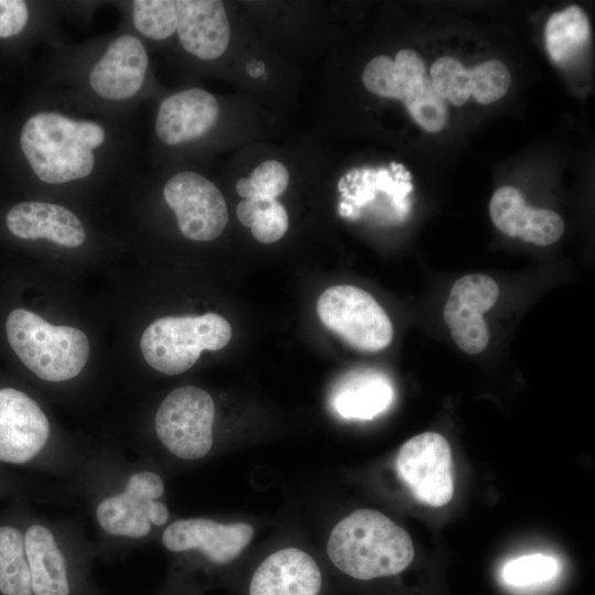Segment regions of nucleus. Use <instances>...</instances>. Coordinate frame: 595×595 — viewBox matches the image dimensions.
<instances>
[{"instance_id":"obj_1","label":"nucleus","mask_w":595,"mask_h":595,"mask_svg":"<svg viewBox=\"0 0 595 595\" xmlns=\"http://www.w3.org/2000/svg\"><path fill=\"white\" fill-rule=\"evenodd\" d=\"M326 550L340 572L360 581L397 575L414 558L409 533L374 509H358L342 519Z\"/></svg>"},{"instance_id":"obj_2","label":"nucleus","mask_w":595,"mask_h":595,"mask_svg":"<svg viewBox=\"0 0 595 595\" xmlns=\"http://www.w3.org/2000/svg\"><path fill=\"white\" fill-rule=\"evenodd\" d=\"M105 140L101 126L75 120L58 112L42 111L26 120L20 134L21 149L35 175L48 184L88 176L95 164L94 149Z\"/></svg>"},{"instance_id":"obj_3","label":"nucleus","mask_w":595,"mask_h":595,"mask_svg":"<svg viewBox=\"0 0 595 595\" xmlns=\"http://www.w3.org/2000/svg\"><path fill=\"white\" fill-rule=\"evenodd\" d=\"M6 333L20 360L46 381L60 382L76 377L89 357V340L83 331L53 325L24 309H15L8 315Z\"/></svg>"},{"instance_id":"obj_4","label":"nucleus","mask_w":595,"mask_h":595,"mask_svg":"<svg viewBox=\"0 0 595 595\" xmlns=\"http://www.w3.org/2000/svg\"><path fill=\"white\" fill-rule=\"evenodd\" d=\"M230 338V324L216 313L163 316L144 329L140 349L152 368L174 376L193 367L203 350H219Z\"/></svg>"},{"instance_id":"obj_5","label":"nucleus","mask_w":595,"mask_h":595,"mask_svg":"<svg viewBox=\"0 0 595 595\" xmlns=\"http://www.w3.org/2000/svg\"><path fill=\"white\" fill-rule=\"evenodd\" d=\"M363 84L374 95L401 100L413 120L428 132L441 131L448 119L446 101L435 91L425 63L413 50L404 48L394 60L374 57L366 65Z\"/></svg>"},{"instance_id":"obj_6","label":"nucleus","mask_w":595,"mask_h":595,"mask_svg":"<svg viewBox=\"0 0 595 595\" xmlns=\"http://www.w3.org/2000/svg\"><path fill=\"white\" fill-rule=\"evenodd\" d=\"M317 315L325 327L361 351H378L393 337L392 323L375 298L354 285H334L317 300Z\"/></svg>"},{"instance_id":"obj_7","label":"nucleus","mask_w":595,"mask_h":595,"mask_svg":"<svg viewBox=\"0 0 595 595\" xmlns=\"http://www.w3.org/2000/svg\"><path fill=\"white\" fill-rule=\"evenodd\" d=\"M215 404L210 394L196 386L170 392L154 419L162 444L183 459L204 457L213 446Z\"/></svg>"},{"instance_id":"obj_8","label":"nucleus","mask_w":595,"mask_h":595,"mask_svg":"<svg viewBox=\"0 0 595 595\" xmlns=\"http://www.w3.org/2000/svg\"><path fill=\"white\" fill-rule=\"evenodd\" d=\"M396 469L420 502L442 507L452 500L451 447L440 433L424 432L407 441L398 452Z\"/></svg>"},{"instance_id":"obj_9","label":"nucleus","mask_w":595,"mask_h":595,"mask_svg":"<svg viewBox=\"0 0 595 595\" xmlns=\"http://www.w3.org/2000/svg\"><path fill=\"white\" fill-rule=\"evenodd\" d=\"M163 195L187 239L210 241L227 226L228 212L221 192L198 173H176L166 182Z\"/></svg>"},{"instance_id":"obj_10","label":"nucleus","mask_w":595,"mask_h":595,"mask_svg":"<svg viewBox=\"0 0 595 595\" xmlns=\"http://www.w3.org/2000/svg\"><path fill=\"white\" fill-rule=\"evenodd\" d=\"M164 493L161 477L152 472L130 476L126 489L101 500L96 510L98 523L109 534L141 538L151 523L164 524L169 519L166 506L156 501Z\"/></svg>"},{"instance_id":"obj_11","label":"nucleus","mask_w":595,"mask_h":595,"mask_svg":"<svg viewBox=\"0 0 595 595\" xmlns=\"http://www.w3.org/2000/svg\"><path fill=\"white\" fill-rule=\"evenodd\" d=\"M499 298V285L485 274H467L457 279L443 309V318L455 344L469 355L483 353L489 344V329L484 313Z\"/></svg>"},{"instance_id":"obj_12","label":"nucleus","mask_w":595,"mask_h":595,"mask_svg":"<svg viewBox=\"0 0 595 595\" xmlns=\"http://www.w3.org/2000/svg\"><path fill=\"white\" fill-rule=\"evenodd\" d=\"M48 435V420L31 397L14 388L0 389V462H29Z\"/></svg>"},{"instance_id":"obj_13","label":"nucleus","mask_w":595,"mask_h":595,"mask_svg":"<svg viewBox=\"0 0 595 595\" xmlns=\"http://www.w3.org/2000/svg\"><path fill=\"white\" fill-rule=\"evenodd\" d=\"M430 78L441 98L454 106L464 105L470 96L478 104H491L504 97L511 84L507 66L498 60L466 68L450 56H442L432 64Z\"/></svg>"},{"instance_id":"obj_14","label":"nucleus","mask_w":595,"mask_h":595,"mask_svg":"<svg viewBox=\"0 0 595 595\" xmlns=\"http://www.w3.org/2000/svg\"><path fill=\"white\" fill-rule=\"evenodd\" d=\"M252 537L253 528L248 523L193 518L170 524L162 541L170 551L199 550L213 563L225 564L236 559Z\"/></svg>"},{"instance_id":"obj_15","label":"nucleus","mask_w":595,"mask_h":595,"mask_svg":"<svg viewBox=\"0 0 595 595\" xmlns=\"http://www.w3.org/2000/svg\"><path fill=\"white\" fill-rule=\"evenodd\" d=\"M489 215L502 234L541 247L556 242L564 232V221L558 213L528 206L513 186H501L493 194Z\"/></svg>"},{"instance_id":"obj_16","label":"nucleus","mask_w":595,"mask_h":595,"mask_svg":"<svg viewBox=\"0 0 595 595\" xmlns=\"http://www.w3.org/2000/svg\"><path fill=\"white\" fill-rule=\"evenodd\" d=\"M148 55L141 41L123 35L112 41L89 75L91 88L102 98L122 100L142 87Z\"/></svg>"},{"instance_id":"obj_17","label":"nucleus","mask_w":595,"mask_h":595,"mask_svg":"<svg viewBox=\"0 0 595 595\" xmlns=\"http://www.w3.org/2000/svg\"><path fill=\"white\" fill-rule=\"evenodd\" d=\"M216 98L201 88H191L164 99L158 110L155 132L169 145L198 139L217 123Z\"/></svg>"},{"instance_id":"obj_18","label":"nucleus","mask_w":595,"mask_h":595,"mask_svg":"<svg viewBox=\"0 0 595 595\" xmlns=\"http://www.w3.org/2000/svg\"><path fill=\"white\" fill-rule=\"evenodd\" d=\"M323 578L315 560L296 548L266 558L256 569L249 595H318Z\"/></svg>"},{"instance_id":"obj_19","label":"nucleus","mask_w":595,"mask_h":595,"mask_svg":"<svg viewBox=\"0 0 595 595\" xmlns=\"http://www.w3.org/2000/svg\"><path fill=\"white\" fill-rule=\"evenodd\" d=\"M175 3L176 32L182 46L204 61L221 56L230 39L224 3L218 0H178Z\"/></svg>"},{"instance_id":"obj_20","label":"nucleus","mask_w":595,"mask_h":595,"mask_svg":"<svg viewBox=\"0 0 595 595\" xmlns=\"http://www.w3.org/2000/svg\"><path fill=\"white\" fill-rule=\"evenodd\" d=\"M6 224L21 239L44 238L67 248H76L86 239L78 217L66 207L51 203H19L8 212Z\"/></svg>"},{"instance_id":"obj_21","label":"nucleus","mask_w":595,"mask_h":595,"mask_svg":"<svg viewBox=\"0 0 595 595\" xmlns=\"http://www.w3.org/2000/svg\"><path fill=\"white\" fill-rule=\"evenodd\" d=\"M393 400L389 379L372 370L353 371L343 377L331 394L333 410L342 418L370 420Z\"/></svg>"},{"instance_id":"obj_22","label":"nucleus","mask_w":595,"mask_h":595,"mask_svg":"<svg viewBox=\"0 0 595 595\" xmlns=\"http://www.w3.org/2000/svg\"><path fill=\"white\" fill-rule=\"evenodd\" d=\"M33 595H71L66 560L55 543L52 532L33 524L24 533Z\"/></svg>"},{"instance_id":"obj_23","label":"nucleus","mask_w":595,"mask_h":595,"mask_svg":"<svg viewBox=\"0 0 595 595\" xmlns=\"http://www.w3.org/2000/svg\"><path fill=\"white\" fill-rule=\"evenodd\" d=\"M544 42L551 61L561 68L572 65L588 48L591 24L575 4L551 14L545 23Z\"/></svg>"},{"instance_id":"obj_24","label":"nucleus","mask_w":595,"mask_h":595,"mask_svg":"<svg viewBox=\"0 0 595 595\" xmlns=\"http://www.w3.org/2000/svg\"><path fill=\"white\" fill-rule=\"evenodd\" d=\"M0 595H33L24 534L11 526L0 527Z\"/></svg>"},{"instance_id":"obj_25","label":"nucleus","mask_w":595,"mask_h":595,"mask_svg":"<svg viewBox=\"0 0 595 595\" xmlns=\"http://www.w3.org/2000/svg\"><path fill=\"white\" fill-rule=\"evenodd\" d=\"M239 221L262 244L280 240L289 228V215L277 198H242L237 205Z\"/></svg>"},{"instance_id":"obj_26","label":"nucleus","mask_w":595,"mask_h":595,"mask_svg":"<svg viewBox=\"0 0 595 595\" xmlns=\"http://www.w3.org/2000/svg\"><path fill=\"white\" fill-rule=\"evenodd\" d=\"M132 19L141 34L158 41L167 39L176 32V3L172 0L133 1Z\"/></svg>"},{"instance_id":"obj_27","label":"nucleus","mask_w":595,"mask_h":595,"mask_svg":"<svg viewBox=\"0 0 595 595\" xmlns=\"http://www.w3.org/2000/svg\"><path fill=\"white\" fill-rule=\"evenodd\" d=\"M289 180V171L281 162L267 160L249 177L237 182L236 192L242 198H277L286 190Z\"/></svg>"},{"instance_id":"obj_28","label":"nucleus","mask_w":595,"mask_h":595,"mask_svg":"<svg viewBox=\"0 0 595 595\" xmlns=\"http://www.w3.org/2000/svg\"><path fill=\"white\" fill-rule=\"evenodd\" d=\"M555 558L533 553L508 561L501 571L505 583L512 586H527L551 580L558 572Z\"/></svg>"},{"instance_id":"obj_29","label":"nucleus","mask_w":595,"mask_h":595,"mask_svg":"<svg viewBox=\"0 0 595 595\" xmlns=\"http://www.w3.org/2000/svg\"><path fill=\"white\" fill-rule=\"evenodd\" d=\"M29 10L24 1L0 0V37H11L23 31Z\"/></svg>"}]
</instances>
